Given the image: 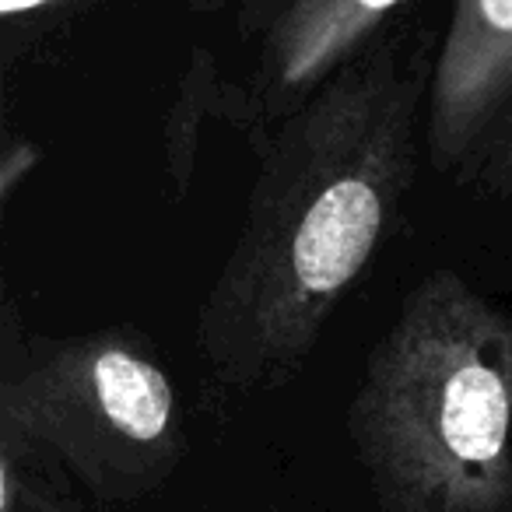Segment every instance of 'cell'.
Instances as JSON below:
<instances>
[{"label":"cell","mask_w":512,"mask_h":512,"mask_svg":"<svg viewBox=\"0 0 512 512\" xmlns=\"http://www.w3.org/2000/svg\"><path fill=\"white\" fill-rule=\"evenodd\" d=\"M407 0H190L200 15H232L246 53L228 78V127L253 151L309 106L344 67L362 60Z\"/></svg>","instance_id":"obj_4"},{"label":"cell","mask_w":512,"mask_h":512,"mask_svg":"<svg viewBox=\"0 0 512 512\" xmlns=\"http://www.w3.org/2000/svg\"><path fill=\"white\" fill-rule=\"evenodd\" d=\"M432 50L411 32L344 67L260 151L239 235L197 313L214 386H288L369 271L418 176Z\"/></svg>","instance_id":"obj_1"},{"label":"cell","mask_w":512,"mask_h":512,"mask_svg":"<svg viewBox=\"0 0 512 512\" xmlns=\"http://www.w3.org/2000/svg\"><path fill=\"white\" fill-rule=\"evenodd\" d=\"M463 183H477L484 193H495L498 200L512 204V106L495 127L491 141L481 148V155L463 172Z\"/></svg>","instance_id":"obj_9"},{"label":"cell","mask_w":512,"mask_h":512,"mask_svg":"<svg viewBox=\"0 0 512 512\" xmlns=\"http://www.w3.org/2000/svg\"><path fill=\"white\" fill-rule=\"evenodd\" d=\"M43 162V151L25 137H8L4 141V155H0V200L11 204V197L18 193V186L36 172V165Z\"/></svg>","instance_id":"obj_10"},{"label":"cell","mask_w":512,"mask_h":512,"mask_svg":"<svg viewBox=\"0 0 512 512\" xmlns=\"http://www.w3.org/2000/svg\"><path fill=\"white\" fill-rule=\"evenodd\" d=\"M348 435L383 512H512V313L439 267L365 358Z\"/></svg>","instance_id":"obj_2"},{"label":"cell","mask_w":512,"mask_h":512,"mask_svg":"<svg viewBox=\"0 0 512 512\" xmlns=\"http://www.w3.org/2000/svg\"><path fill=\"white\" fill-rule=\"evenodd\" d=\"M211 120L228 123V74H221L218 60L207 46H197L186 60V71L176 85V95L165 113V172H169L172 197L186 200L197 172L200 134Z\"/></svg>","instance_id":"obj_6"},{"label":"cell","mask_w":512,"mask_h":512,"mask_svg":"<svg viewBox=\"0 0 512 512\" xmlns=\"http://www.w3.org/2000/svg\"><path fill=\"white\" fill-rule=\"evenodd\" d=\"M109 4V0H0V22H4V67L22 50H29L39 36L64 22H74L85 11Z\"/></svg>","instance_id":"obj_8"},{"label":"cell","mask_w":512,"mask_h":512,"mask_svg":"<svg viewBox=\"0 0 512 512\" xmlns=\"http://www.w3.org/2000/svg\"><path fill=\"white\" fill-rule=\"evenodd\" d=\"M78 477L43 442L0 428V512H85Z\"/></svg>","instance_id":"obj_7"},{"label":"cell","mask_w":512,"mask_h":512,"mask_svg":"<svg viewBox=\"0 0 512 512\" xmlns=\"http://www.w3.org/2000/svg\"><path fill=\"white\" fill-rule=\"evenodd\" d=\"M512 106V0H453L425 106V155L463 179Z\"/></svg>","instance_id":"obj_5"},{"label":"cell","mask_w":512,"mask_h":512,"mask_svg":"<svg viewBox=\"0 0 512 512\" xmlns=\"http://www.w3.org/2000/svg\"><path fill=\"white\" fill-rule=\"evenodd\" d=\"M0 428L43 442L88 495L113 505L165 488L186 453L176 383L144 330L36 334L11 299L0 320Z\"/></svg>","instance_id":"obj_3"}]
</instances>
